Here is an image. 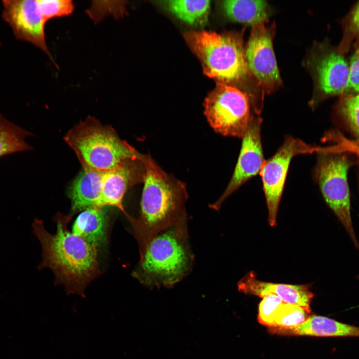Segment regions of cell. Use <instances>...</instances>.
Segmentation results:
<instances>
[{"label":"cell","instance_id":"obj_1","mask_svg":"<svg viewBox=\"0 0 359 359\" xmlns=\"http://www.w3.org/2000/svg\"><path fill=\"white\" fill-rule=\"evenodd\" d=\"M71 218L70 215L58 213L54 218L55 234L47 231L42 220L34 219L33 233L42 250V260L37 268H50L55 282L63 284L68 293L83 296L87 286L100 274L98 248L68 230Z\"/></svg>","mask_w":359,"mask_h":359},{"label":"cell","instance_id":"obj_2","mask_svg":"<svg viewBox=\"0 0 359 359\" xmlns=\"http://www.w3.org/2000/svg\"><path fill=\"white\" fill-rule=\"evenodd\" d=\"M145 174L137 219L129 217L138 241L140 256L157 235L187 220L185 184L165 172L152 158L143 155Z\"/></svg>","mask_w":359,"mask_h":359},{"label":"cell","instance_id":"obj_3","mask_svg":"<svg viewBox=\"0 0 359 359\" xmlns=\"http://www.w3.org/2000/svg\"><path fill=\"white\" fill-rule=\"evenodd\" d=\"M184 37L199 59L204 74L217 83L236 87L246 93L253 111L260 114L264 93L249 69L242 34L191 31Z\"/></svg>","mask_w":359,"mask_h":359},{"label":"cell","instance_id":"obj_4","mask_svg":"<svg viewBox=\"0 0 359 359\" xmlns=\"http://www.w3.org/2000/svg\"><path fill=\"white\" fill-rule=\"evenodd\" d=\"M188 239L186 221L160 233L147 246L133 275L149 287L173 286L191 269L193 258Z\"/></svg>","mask_w":359,"mask_h":359},{"label":"cell","instance_id":"obj_5","mask_svg":"<svg viewBox=\"0 0 359 359\" xmlns=\"http://www.w3.org/2000/svg\"><path fill=\"white\" fill-rule=\"evenodd\" d=\"M64 140L76 154L82 168L101 172L142 155L121 139L111 127L91 116L70 130Z\"/></svg>","mask_w":359,"mask_h":359},{"label":"cell","instance_id":"obj_6","mask_svg":"<svg viewBox=\"0 0 359 359\" xmlns=\"http://www.w3.org/2000/svg\"><path fill=\"white\" fill-rule=\"evenodd\" d=\"M315 176L323 196L344 226L356 248L359 242L353 228L347 175L350 163L338 153H318Z\"/></svg>","mask_w":359,"mask_h":359},{"label":"cell","instance_id":"obj_7","mask_svg":"<svg viewBox=\"0 0 359 359\" xmlns=\"http://www.w3.org/2000/svg\"><path fill=\"white\" fill-rule=\"evenodd\" d=\"M204 107V115L215 132L224 136L243 137L252 114L246 93L236 87L217 83L205 98Z\"/></svg>","mask_w":359,"mask_h":359},{"label":"cell","instance_id":"obj_8","mask_svg":"<svg viewBox=\"0 0 359 359\" xmlns=\"http://www.w3.org/2000/svg\"><path fill=\"white\" fill-rule=\"evenodd\" d=\"M319 147L286 136L276 153L265 161L260 173L268 211L269 224L276 225L278 208L292 159L295 156L318 152Z\"/></svg>","mask_w":359,"mask_h":359},{"label":"cell","instance_id":"obj_9","mask_svg":"<svg viewBox=\"0 0 359 359\" xmlns=\"http://www.w3.org/2000/svg\"><path fill=\"white\" fill-rule=\"evenodd\" d=\"M265 22L253 25L245 47V57L250 71L264 93L274 91L282 84L273 47L274 24Z\"/></svg>","mask_w":359,"mask_h":359},{"label":"cell","instance_id":"obj_10","mask_svg":"<svg viewBox=\"0 0 359 359\" xmlns=\"http://www.w3.org/2000/svg\"><path fill=\"white\" fill-rule=\"evenodd\" d=\"M262 119L252 113L247 130L242 138L241 147L231 178L221 196L210 207L219 210L225 200L241 185L260 173L264 165L261 142Z\"/></svg>","mask_w":359,"mask_h":359},{"label":"cell","instance_id":"obj_11","mask_svg":"<svg viewBox=\"0 0 359 359\" xmlns=\"http://www.w3.org/2000/svg\"><path fill=\"white\" fill-rule=\"evenodd\" d=\"M2 17L10 26L15 38L41 49L55 64L45 40L46 23L37 0H2Z\"/></svg>","mask_w":359,"mask_h":359},{"label":"cell","instance_id":"obj_12","mask_svg":"<svg viewBox=\"0 0 359 359\" xmlns=\"http://www.w3.org/2000/svg\"><path fill=\"white\" fill-rule=\"evenodd\" d=\"M309 64L321 96L338 95L349 90V65L339 52H314L309 59Z\"/></svg>","mask_w":359,"mask_h":359},{"label":"cell","instance_id":"obj_13","mask_svg":"<svg viewBox=\"0 0 359 359\" xmlns=\"http://www.w3.org/2000/svg\"><path fill=\"white\" fill-rule=\"evenodd\" d=\"M143 156L129 160L115 169L104 172L101 193L95 207L115 206L126 214L123 205L126 191L135 184L143 182L145 166Z\"/></svg>","mask_w":359,"mask_h":359},{"label":"cell","instance_id":"obj_14","mask_svg":"<svg viewBox=\"0 0 359 359\" xmlns=\"http://www.w3.org/2000/svg\"><path fill=\"white\" fill-rule=\"evenodd\" d=\"M238 291L246 295L262 297L272 294L279 297L285 303L299 306L311 313V303L314 294L311 284L292 285L274 283L259 280L255 273L250 271L237 283Z\"/></svg>","mask_w":359,"mask_h":359},{"label":"cell","instance_id":"obj_15","mask_svg":"<svg viewBox=\"0 0 359 359\" xmlns=\"http://www.w3.org/2000/svg\"><path fill=\"white\" fill-rule=\"evenodd\" d=\"M277 335L323 337H358L359 327L317 315H311L301 324L290 329L269 328Z\"/></svg>","mask_w":359,"mask_h":359},{"label":"cell","instance_id":"obj_16","mask_svg":"<svg viewBox=\"0 0 359 359\" xmlns=\"http://www.w3.org/2000/svg\"><path fill=\"white\" fill-rule=\"evenodd\" d=\"M103 173L82 168L68 190L72 214L96 206L101 193Z\"/></svg>","mask_w":359,"mask_h":359},{"label":"cell","instance_id":"obj_17","mask_svg":"<svg viewBox=\"0 0 359 359\" xmlns=\"http://www.w3.org/2000/svg\"><path fill=\"white\" fill-rule=\"evenodd\" d=\"M108 215L103 208H87L77 216L72 225V233L97 248L107 240Z\"/></svg>","mask_w":359,"mask_h":359},{"label":"cell","instance_id":"obj_18","mask_svg":"<svg viewBox=\"0 0 359 359\" xmlns=\"http://www.w3.org/2000/svg\"><path fill=\"white\" fill-rule=\"evenodd\" d=\"M222 5L231 20L252 26L267 22L270 13L269 5L265 0H224Z\"/></svg>","mask_w":359,"mask_h":359},{"label":"cell","instance_id":"obj_19","mask_svg":"<svg viewBox=\"0 0 359 359\" xmlns=\"http://www.w3.org/2000/svg\"><path fill=\"white\" fill-rule=\"evenodd\" d=\"M163 2L169 11L190 25L203 26L207 21L209 0H167Z\"/></svg>","mask_w":359,"mask_h":359},{"label":"cell","instance_id":"obj_20","mask_svg":"<svg viewBox=\"0 0 359 359\" xmlns=\"http://www.w3.org/2000/svg\"><path fill=\"white\" fill-rule=\"evenodd\" d=\"M32 134L5 118L0 113V158L11 154L31 150L25 141Z\"/></svg>","mask_w":359,"mask_h":359},{"label":"cell","instance_id":"obj_21","mask_svg":"<svg viewBox=\"0 0 359 359\" xmlns=\"http://www.w3.org/2000/svg\"><path fill=\"white\" fill-rule=\"evenodd\" d=\"M309 314L299 306L284 302L273 315V327L283 329L296 327L304 322L310 316Z\"/></svg>","mask_w":359,"mask_h":359},{"label":"cell","instance_id":"obj_22","mask_svg":"<svg viewBox=\"0 0 359 359\" xmlns=\"http://www.w3.org/2000/svg\"><path fill=\"white\" fill-rule=\"evenodd\" d=\"M43 17L46 22L50 19L66 16L74 9V4L71 0H37Z\"/></svg>","mask_w":359,"mask_h":359},{"label":"cell","instance_id":"obj_23","mask_svg":"<svg viewBox=\"0 0 359 359\" xmlns=\"http://www.w3.org/2000/svg\"><path fill=\"white\" fill-rule=\"evenodd\" d=\"M341 113L359 141V93L345 98L340 106Z\"/></svg>","mask_w":359,"mask_h":359},{"label":"cell","instance_id":"obj_24","mask_svg":"<svg viewBox=\"0 0 359 359\" xmlns=\"http://www.w3.org/2000/svg\"><path fill=\"white\" fill-rule=\"evenodd\" d=\"M259 305L258 321L261 324L273 327V317L278 307L284 302L278 296L269 294L264 295Z\"/></svg>","mask_w":359,"mask_h":359},{"label":"cell","instance_id":"obj_25","mask_svg":"<svg viewBox=\"0 0 359 359\" xmlns=\"http://www.w3.org/2000/svg\"><path fill=\"white\" fill-rule=\"evenodd\" d=\"M349 89L359 93V46L352 57L349 64Z\"/></svg>","mask_w":359,"mask_h":359},{"label":"cell","instance_id":"obj_26","mask_svg":"<svg viewBox=\"0 0 359 359\" xmlns=\"http://www.w3.org/2000/svg\"><path fill=\"white\" fill-rule=\"evenodd\" d=\"M346 32L349 38H355L359 42V1L351 13Z\"/></svg>","mask_w":359,"mask_h":359},{"label":"cell","instance_id":"obj_27","mask_svg":"<svg viewBox=\"0 0 359 359\" xmlns=\"http://www.w3.org/2000/svg\"><path fill=\"white\" fill-rule=\"evenodd\" d=\"M343 141L347 144L359 148V141L357 140L350 141L348 140H343Z\"/></svg>","mask_w":359,"mask_h":359}]
</instances>
